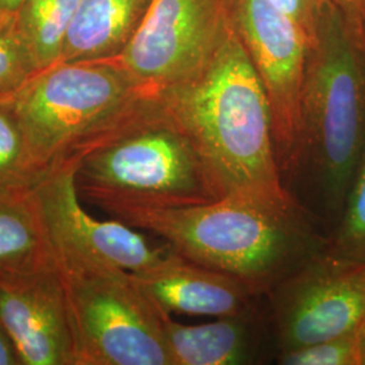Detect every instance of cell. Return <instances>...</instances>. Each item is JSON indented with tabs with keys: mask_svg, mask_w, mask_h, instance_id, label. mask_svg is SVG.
Returning <instances> with one entry per match:
<instances>
[{
	"mask_svg": "<svg viewBox=\"0 0 365 365\" xmlns=\"http://www.w3.org/2000/svg\"><path fill=\"white\" fill-rule=\"evenodd\" d=\"M364 146V27L360 18L333 0L309 53L297 160V167L306 165L331 230L342 214Z\"/></svg>",
	"mask_w": 365,
	"mask_h": 365,
	"instance_id": "277c9868",
	"label": "cell"
},
{
	"mask_svg": "<svg viewBox=\"0 0 365 365\" xmlns=\"http://www.w3.org/2000/svg\"><path fill=\"white\" fill-rule=\"evenodd\" d=\"M242 42L267 93L280 170L297 167L302 96L313 39L271 0H240Z\"/></svg>",
	"mask_w": 365,
	"mask_h": 365,
	"instance_id": "30bf717a",
	"label": "cell"
},
{
	"mask_svg": "<svg viewBox=\"0 0 365 365\" xmlns=\"http://www.w3.org/2000/svg\"><path fill=\"white\" fill-rule=\"evenodd\" d=\"M277 363L283 365H363L360 330L283 351L277 356Z\"/></svg>",
	"mask_w": 365,
	"mask_h": 365,
	"instance_id": "ffe728a7",
	"label": "cell"
},
{
	"mask_svg": "<svg viewBox=\"0 0 365 365\" xmlns=\"http://www.w3.org/2000/svg\"><path fill=\"white\" fill-rule=\"evenodd\" d=\"M0 327L21 365H76L66 284L56 259L0 274Z\"/></svg>",
	"mask_w": 365,
	"mask_h": 365,
	"instance_id": "8fae6325",
	"label": "cell"
},
{
	"mask_svg": "<svg viewBox=\"0 0 365 365\" xmlns=\"http://www.w3.org/2000/svg\"><path fill=\"white\" fill-rule=\"evenodd\" d=\"M339 3L341 7H344L346 11L352 13L353 15L363 18L365 13V0H334Z\"/></svg>",
	"mask_w": 365,
	"mask_h": 365,
	"instance_id": "603a6c76",
	"label": "cell"
},
{
	"mask_svg": "<svg viewBox=\"0 0 365 365\" xmlns=\"http://www.w3.org/2000/svg\"><path fill=\"white\" fill-rule=\"evenodd\" d=\"M80 0H25L16 24L39 71L61 61L66 33Z\"/></svg>",
	"mask_w": 365,
	"mask_h": 365,
	"instance_id": "2e32d148",
	"label": "cell"
},
{
	"mask_svg": "<svg viewBox=\"0 0 365 365\" xmlns=\"http://www.w3.org/2000/svg\"><path fill=\"white\" fill-rule=\"evenodd\" d=\"M272 291L280 352L357 331L365 322V252L327 247Z\"/></svg>",
	"mask_w": 365,
	"mask_h": 365,
	"instance_id": "52a82bcc",
	"label": "cell"
},
{
	"mask_svg": "<svg viewBox=\"0 0 365 365\" xmlns=\"http://www.w3.org/2000/svg\"><path fill=\"white\" fill-rule=\"evenodd\" d=\"M0 365H21V360L15 352L11 339L7 337L0 327Z\"/></svg>",
	"mask_w": 365,
	"mask_h": 365,
	"instance_id": "7402d4cb",
	"label": "cell"
},
{
	"mask_svg": "<svg viewBox=\"0 0 365 365\" xmlns=\"http://www.w3.org/2000/svg\"><path fill=\"white\" fill-rule=\"evenodd\" d=\"M361 24H363V27H364V31H365V13H364V15H363V18H361Z\"/></svg>",
	"mask_w": 365,
	"mask_h": 365,
	"instance_id": "484cf974",
	"label": "cell"
},
{
	"mask_svg": "<svg viewBox=\"0 0 365 365\" xmlns=\"http://www.w3.org/2000/svg\"><path fill=\"white\" fill-rule=\"evenodd\" d=\"M54 260L33 190L0 194V274Z\"/></svg>",
	"mask_w": 365,
	"mask_h": 365,
	"instance_id": "9a60e30c",
	"label": "cell"
},
{
	"mask_svg": "<svg viewBox=\"0 0 365 365\" xmlns=\"http://www.w3.org/2000/svg\"><path fill=\"white\" fill-rule=\"evenodd\" d=\"M164 241L184 259L272 291L327 247L313 212L294 196L230 194L205 205L125 211L114 217Z\"/></svg>",
	"mask_w": 365,
	"mask_h": 365,
	"instance_id": "6da1fadb",
	"label": "cell"
},
{
	"mask_svg": "<svg viewBox=\"0 0 365 365\" xmlns=\"http://www.w3.org/2000/svg\"><path fill=\"white\" fill-rule=\"evenodd\" d=\"M131 276L145 295L170 315H242L252 313V298L256 297L241 280L187 260L170 248L153 267Z\"/></svg>",
	"mask_w": 365,
	"mask_h": 365,
	"instance_id": "7c38bea8",
	"label": "cell"
},
{
	"mask_svg": "<svg viewBox=\"0 0 365 365\" xmlns=\"http://www.w3.org/2000/svg\"><path fill=\"white\" fill-rule=\"evenodd\" d=\"M37 72L18 30L16 11L0 10V96L16 91Z\"/></svg>",
	"mask_w": 365,
	"mask_h": 365,
	"instance_id": "d6986e66",
	"label": "cell"
},
{
	"mask_svg": "<svg viewBox=\"0 0 365 365\" xmlns=\"http://www.w3.org/2000/svg\"><path fill=\"white\" fill-rule=\"evenodd\" d=\"M53 256L60 268H119L130 274L153 267L170 250L125 222L101 221L83 206L75 164L49 172L33 188Z\"/></svg>",
	"mask_w": 365,
	"mask_h": 365,
	"instance_id": "ba28073f",
	"label": "cell"
},
{
	"mask_svg": "<svg viewBox=\"0 0 365 365\" xmlns=\"http://www.w3.org/2000/svg\"><path fill=\"white\" fill-rule=\"evenodd\" d=\"M277 9L294 18L315 39L321 18L333 0H271Z\"/></svg>",
	"mask_w": 365,
	"mask_h": 365,
	"instance_id": "44dd1931",
	"label": "cell"
},
{
	"mask_svg": "<svg viewBox=\"0 0 365 365\" xmlns=\"http://www.w3.org/2000/svg\"><path fill=\"white\" fill-rule=\"evenodd\" d=\"M60 271L76 365H173L164 333L165 312L145 295L130 272L108 267Z\"/></svg>",
	"mask_w": 365,
	"mask_h": 365,
	"instance_id": "8992f818",
	"label": "cell"
},
{
	"mask_svg": "<svg viewBox=\"0 0 365 365\" xmlns=\"http://www.w3.org/2000/svg\"><path fill=\"white\" fill-rule=\"evenodd\" d=\"M360 346H361V364L365 365V322L360 329Z\"/></svg>",
	"mask_w": 365,
	"mask_h": 365,
	"instance_id": "d4e9b609",
	"label": "cell"
},
{
	"mask_svg": "<svg viewBox=\"0 0 365 365\" xmlns=\"http://www.w3.org/2000/svg\"><path fill=\"white\" fill-rule=\"evenodd\" d=\"M25 0H0V10H6V11H16Z\"/></svg>",
	"mask_w": 365,
	"mask_h": 365,
	"instance_id": "cb8c5ba5",
	"label": "cell"
},
{
	"mask_svg": "<svg viewBox=\"0 0 365 365\" xmlns=\"http://www.w3.org/2000/svg\"><path fill=\"white\" fill-rule=\"evenodd\" d=\"M252 313L184 325L164 315V333L173 365H240L253 363Z\"/></svg>",
	"mask_w": 365,
	"mask_h": 365,
	"instance_id": "5bb4252c",
	"label": "cell"
},
{
	"mask_svg": "<svg viewBox=\"0 0 365 365\" xmlns=\"http://www.w3.org/2000/svg\"><path fill=\"white\" fill-rule=\"evenodd\" d=\"M36 184L22 129L6 96H0V194L25 192Z\"/></svg>",
	"mask_w": 365,
	"mask_h": 365,
	"instance_id": "e0dca14e",
	"label": "cell"
},
{
	"mask_svg": "<svg viewBox=\"0 0 365 365\" xmlns=\"http://www.w3.org/2000/svg\"><path fill=\"white\" fill-rule=\"evenodd\" d=\"M327 248L339 255L365 252V146L339 222L329 235Z\"/></svg>",
	"mask_w": 365,
	"mask_h": 365,
	"instance_id": "ac0fdd59",
	"label": "cell"
},
{
	"mask_svg": "<svg viewBox=\"0 0 365 365\" xmlns=\"http://www.w3.org/2000/svg\"><path fill=\"white\" fill-rule=\"evenodd\" d=\"M150 0H80L60 63L115 58L140 26Z\"/></svg>",
	"mask_w": 365,
	"mask_h": 365,
	"instance_id": "4fadbf2b",
	"label": "cell"
},
{
	"mask_svg": "<svg viewBox=\"0 0 365 365\" xmlns=\"http://www.w3.org/2000/svg\"><path fill=\"white\" fill-rule=\"evenodd\" d=\"M81 200L108 212L187 207L222 197L194 140L158 102L143 98L75 160Z\"/></svg>",
	"mask_w": 365,
	"mask_h": 365,
	"instance_id": "3957f363",
	"label": "cell"
},
{
	"mask_svg": "<svg viewBox=\"0 0 365 365\" xmlns=\"http://www.w3.org/2000/svg\"><path fill=\"white\" fill-rule=\"evenodd\" d=\"M115 58L58 63L6 96L22 129L37 182L80 152L146 95Z\"/></svg>",
	"mask_w": 365,
	"mask_h": 365,
	"instance_id": "5b68a950",
	"label": "cell"
},
{
	"mask_svg": "<svg viewBox=\"0 0 365 365\" xmlns=\"http://www.w3.org/2000/svg\"><path fill=\"white\" fill-rule=\"evenodd\" d=\"M155 95L191 135L222 195L291 196L269 102L241 36L230 30L197 73Z\"/></svg>",
	"mask_w": 365,
	"mask_h": 365,
	"instance_id": "7a4b0ae2",
	"label": "cell"
},
{
	"mask_svg": "<svg viewBox=\"0 0 365 365\" xmlns=\"http://www.w3.org/2000/svg\"><path fill=\"white\" fill-rule=\"evenodd\" d=\"M223 0H150L129 43L115 57L155 92L192 78L227 37Z\"/></svg>",
	"mask_w": 365,
	"mask_h": 365,
	"instance_id": "9c48e42d",
	"label": "cell"
}]
</instances>
